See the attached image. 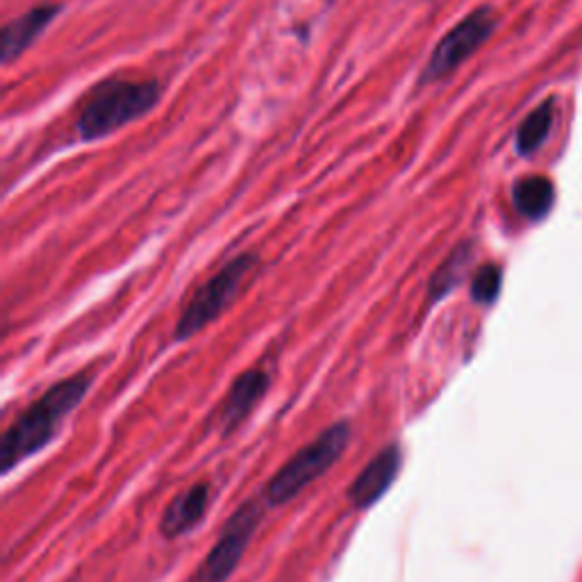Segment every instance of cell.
I'll use <instances>...</instances> for the list:
<instances>
[{
	"mask_svg": "<svg viewBox=\"0 0 582 582\" xmlns=\"http://www.w3.org/2000/svg\"><path fill=\"white\" fill-rule=\"evenodd\" d=\"M92 375L82 371L65 377L53 385L42 398H37L27 410L5 430L0 442V464L3 474H10L16 464L39 453L67 421V417L84 400L90 392Z\"/></svg>",
	"mask_w": 582,
	"mask_h": 582,
	"instance_id": "obj_1",
	"label": "cell"
},
{
	"mask_svg": "<svg viewBox=\"0 0 582 582\" xmlns=\"http://www.w3.org/2000/svg\"><path fill=\"white\" fill-rule=\"evenodd\" d=\"M162 98L158 80L112 78L94 86L78 116V135L82 141H96L149 114Z\"/></svg>",
	"mask_w": 582,
	"mask_h": 582,
	"instance_id": "obj_2",
	"label": "cell"
},
{
	"mask_svg": "<svg viewBox=\"0 0 582 582\" xmlns=\"http://www.w3.org/2000/svg\"><path fill=\"white\" fill-rule=\"evenodd\" d=\"M348 442H351V423L348 421H337L326 428L269 480L265 489V503L278 508L294 501L305 487H310L316 478H322L344 455Z\"/></svg>",
	"mask_w": 582,
	"mask_h": 582,
	"instance_id": "obj_3",
	"label": "cell"
},
{
	"mask_svg": "<svg viewBox=\"0 0 582 582\" xmlns=\"http://www.w3.org/2000/svg\"><path fill=\"white\" fill-rule=\"evenodd\" d=\"M255 267H257V255L253 253H242L235 259H230L219 273H214L206 284L198 287L185 312L181 314L173 337L178 341L191 339L198 330L208 328L212 322H217V318L235 303L246 278L255 271Z\"/></svg>",
	"mask_w": 582,
	"mask_h": 582,
	"instance_id": "obj_4",
	"label": "cell"
},
{
	"mask_svg": "<svg viewBox=\"0 0 582 582\" xmlns=\"http://www.w3.org/2000/svg\"><path fill=\"white\" fill-rule=\"evenodd\" d=\"M501 19L499 12L482 5L474 10L472 14L464 16L453 31H449L442 42L434 46L430 60L423 69L421 84L440 82L449 75H453L464 62L472 60V57L491 39V35L497 33Z\"/></svg>",
	"mask_w": 582,
	"mask_h": 582,
	"instance_id": "obj_5",
	"label": "cell"
},
{
	"mask_svg": "<svg viewBox=\"0 0 582 582\" xmlns=\"http://www.w3.org/2000/svg\"><path fill=\"white\" fill-rule=\"evenodd\" d=\"M261 503L251 499L230 516L217 544L210 548L206 562L198 567V582H225L235 573L244 552L259 526Z\"/></svg>",
	"mask_w": 582,
	"mask_h": 582,
	"instance_id": "obj_6",
	"label": "cell"
},
{
	"mask_svg": "<svg viewBox=\"0 0 582 582\" xmlns=\"http://www.w3.org/2000/svg\"><path fill=\"white\" fill-rule=\"evenodd\" d=\"M400 459L403 455L396 444L383 449L369 459L366 467L356 476L353 485L348 487V501L356 510H366L385 497L400 472Z\"/></svg>",
	"mask_w": 582,
	"mask_h": 582,
	"instance_id": "obj_7",
	"label": "cell"
},
{
	"mask_svg": "<svg viewBox=\"0 0 582 582\" xmlns=\"http://www.w3.org/2000/svg\"><path fill=\"white\" fill-rule=\"evenodd\" d=\"M212 499V487L208 482H196L181 497L171 501L160 519V533L166 539H176L191 533L206 519Z\"/></svg>",
	"mask_w": 582,
	"mask_h": 582,
	"instance_id": "obj_8",
	"label": "cell"
},
{
	"mask_svg": "<svg viewBox=\"0 0 582 582\" xmlns=\"http://www.w3.org/2000/svg\"><path fill=\"white\" fill-rule=\"evenodd\" d=\"M269 383H271L269 373L259 371V369H248L237 377L235 383L230 385V389H228V394L219 407L221 428L225 432L235 430L255 410V405L265 398Z\"/></svg>",
	"mask_w": 582,
	"mask_h": 582,
	"instance_id": "obj_9",
	"label": "cell"
},
{
	"mask_svg": "<svg viewBox=\"0 0 582 582\" xmlns=\"http://www.w3.org/2000/svg\"><path fill=\"white\" fill-rule=\"evenodd\" d=\"M60 12H62L60 5L44 3L33 8L31 12L12 19L3 27V35H0V55H3V62L10 65L23 50L31 48Z\"/></svg>",
	"mask_w": 582,
	"mask_h": 582,
	"instance_id": "obj_10",
	"label": "cell"
},
{
	"mask_svg": "<svg viewBox=\"0 0 582 582\" xmlns=\"http://www.w3.org/2000/svg\"><path fill=\"white\" fill-rule=\"evenodd\" d=\"M514 208L528 221H542L556 202V187L544 176H526L512 187Z\"/></svg>",
	"mask_w": 582,
	"mask_h": 582,
	"instance_id": "obj_11",
	"label": "cell"
},
{
	"mask_svg": "<svg viewBox=\"0 0 582 582\" xmlns=\"http://www.w3.org/2000/svg\"><path fill=\"white\" fill-rule=\"evenodd\" d=\"M552 124H556V101L548 98L542 105H537L526 119L521 121L516 130V153L521 158H531L537 153L546 139L552 132Z\"/></svg>",
	"mask_w": 582,
	"mask_h": 582,
	"instance_id": "obj_12",
	"label": "cell"
},
{
	"mask_svg": "<svg viewBox=\"0 0 582 582\" xmlns=\"http://www.w3.org/2000/svg\"><path fill=\"white\" fill-rule=\"evenodd\" d=\"M469 261H472V246L469 244H462L457 246L446 259H444V265L436 269L430 278V301H440L442 296H446L449 291L453 287L459 284L464 271H467L469 267Z\"/></svg>",
	"mask_w": 582,
	"mask_h": 582,
	"instance_id": "obj_13",
	"label": "cell"
},
{
	"mask_svg": "<svg viewBox=\"0 0 582 582\" xmlns=\"http://www.w3.org/2000/svg\"><path fill=\"white\" fill-rule=\"evenodd\" d=\"M503 271L499 265H485L476 271L472 282V296L476 303H493L501 291Z\"/></svg>",
	"mask_w": 582,
	"mask_h": 582,
	"instance_id": "obj_14",
	"label": "cell"
}]
</instances>
